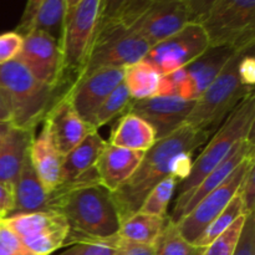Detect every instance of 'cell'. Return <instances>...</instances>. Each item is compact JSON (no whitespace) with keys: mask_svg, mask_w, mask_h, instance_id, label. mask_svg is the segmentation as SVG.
Listing matches in <instances>:
<instances>
[{"mask_svg":"<svg viewBox=\"0 0 255 255\" xmlns=\"http://www.w3.org/2000/svg\"><path fill=\"white\" fill-rule=\"evenodd\" d=\"M212 0H148L134 31L149 46L172 36L189 24H199Z\"/></svg>","mask_w":255,"mask_h":255,"instance_id":"9c48e42d","label":"cell"},{"mask_svg":"<svg viewBox=\"0 0 255 255\" xmlns=\"http://www.w3.org/2000/svg\"><path fill=\"white\" fill-rule=\"evenodd\" d=\"M166 217L151 216L137 212L122 222L117 234L122 241L129 244L152 247L166 223Z\"/></svg>","mask_w":255,"mask_h":255,"instance_id":"484cf974","label":"cell"},{"mask_svg":"<svg viewBox=\"0 0 255 255\" xmlns=\"http://www.w3.org/2000/svg\"><path fill=\"white\" fill-rule=\"evenodd\" d=\"M236 52L229 47L209 46L198 59L184 66L187 75V101H196L217 79Z\"/></svg>","mask_w":255,"mask_h":255,"instance_id":"44dd1931","label":"cell"},{"mask_svg":"<svg viewBox=\"0 0 255 255\" xmlns=\"http://www.w3.org/2000/svg\"><path fill=\"white\" fill-rule=\"evenodd\" d=\"M243 216H246L243 204H242L241 198H239L238 194H237V196L229 202L228 206L222 211V213L218 214V217L204 229V232L199 236V238L194 242L193 246L204 249L207 246H209L212 242L216 241L221 234H223L224 232L237 221V219L241 218V217Z\"/></svg>","mask_w":255,"mask_h":255,"instance_id":"f546056e","label":"cell"},{"mask_svg":"<svg viewBox=\"0 0 255 255\" xmlns=\"http://www.w3.org/2000/svg\"><path fill=\"white\" fill-rule=\"evenodd\" d=\"M255 162L254 156L242 162L236 171L214 191L207 194L188 214L177 222V228L187 242L193 244L199 238L204 229L222 213L229 202L237 196L239 186L249 167Z\"/></svg>","mask_w":255,"mask_h":255,"instance_id":"7c38bea8","label":"cell"},{"mask_svg":"<svg viewBox=\"0 0 255 255\" xmlns=\"http://www.w3.org/2000/svg\"><path fill=\"white\" fill-rule=\"evenodd\" d=\"M211 137L184 124L169 136L156 141L144 152L131 178L112 193L121 223L139 212L149 192L164 178L172 176L178 184L183 182L191 173L194 152L204 146Z\"/></svg>","mask_w":255,"mask_h":255,"instance_id":"6da1fadb","label":"cell"},{"mask_svg":"<svg viewBox=\"0 0 255 255\" xmlns=\"http://www.w3.org/2000/svg\"><path fill=\"white\" fill-rule=\"evenodd\" d=\"M177 184H178V182L172 176L167 177L163 181L159 182L146 197L141 208H139V212L151 214V216L166 217L169 202L172 201L174 193H176Z\"/></svg>","mask_w":255,"mask_h":255,"instance_id":"4dcf8cb0","label":"cell"},{"mask_svg":"<svg viewBox=\"0 0 255 255\" xmlns=\"http://www.w3.org/2000/svg\"><path fill=\"white\" fill-rule=\"evenodd\" d=\"M152 249L154 255H201L203 252V249L193 246L182 237L177 224L169 217H166V223Z\"/></svg>","mask_w":255,"mask_h":255,"instance_id":"83f0119b","label":"cell"},{"mask_svg":"<svg viewBox=\"0 0 255 255\" xmlns=\"http://www.w3.org/2000/svg\"><path fill=\"white\" fill-rule=\"evenodd\" d=\"M132 99L129 96V92L127 90L124 81L107 96L104 104L100 106L99 111L96 112V116L94 120V129H99L100 127L106 125L107 122L112 121L116 116L121 114H126L127 107L131 104Z\"/></svg>","mask_w":255,"mask_h":255,"instance_id":"1f68e13d","label":"cell"},{"mask_svg":"<svg viewBox=\"0 0 255 255\" xmlns=\"http://www.w3.org/2000/svg\"><path fill=\"white\" fill-rule=\"evenodd\" d=\"M255 95L252 92L246 97L213 136L208 139L203 151L193 161L189 176L177 186V196L196 188L243 139H254Z\"/></svg>","mask_w":255,"mask_h":255,"instance_id":"5b68a950","label":"cell"},{"mask_svg":"<svg viewBox=\"0 0 255 255\" xmlns=\"http://www.w3.org/2000/svg\"><path fill=\"white\" fill-rule=\"evenodd\" d=\"M44 120L50 127L55 147L62 157L72 151L90 132L94 131L80 119L64 95L59 97Z\"/></svg>","mask_w":255,"mask_h":255,"instance_id":"ac0fdd59","label":"cell"},{"mask_svg":"<svg viewBox=\"0 0 255 255\" xmlns=\"http://www.w3.org/2000/svg\"><path fill=\"white\" fill-rule=\"evenodd\" d=\"M12 193H14V207L10 216L50 212L51 193L45 191L36 172L32 168L29 156L24 162L21 172L12 187Z\"/></svg>","mask_w":255,"mask_h":255,"instance_id":"7402d4cb","label":"cell"},{"mask_svg":"<svg viewBox=\"0 0 255 255\" xmlns=\"http://www.w3.org/2000/svg\"><path fill=\"white\" fill-rule=\"evenodd\" d=\"M149 49L148 42L122 21L102 0L101 12L89 55L75 81L97 70L125 69L143 60Z\"/></svg>","mask_w":255,"mask_h":255,"instance_id":"3957f363","label":"cell"},{"mask_svg":"<svg viewBox=\"0 0 255 255\" xmlns=\"http://www.w3.org/2000/svg\"><path fill=\"white\" fill-rule=\"evenodd\" d=\"M101 6L102 0H67L60 40L64 79L72 76L74 82L81 72L94 40Z\"/></svg>","mask_w":255,"mask_h":255,"instance_id":"ba28073f","label":"cell"},{"mask_svg":"<svg viewBox=\"0 0 255 255\" xmlns=\"http://www.w3.org/2000/svg\"><path fill=\"white\" fill-rule=\"evenodd\" d=\"M128 246L119 234L110 238H84L72 242L55 255H120Z\"/></svg>","mask_w":255,"mask_h":255,"instance_id":"f1b7e54d","label":"cell"},{"mask_svg":"<svg viewBox=\"0 0 255 255\" xmlns=\"http://www.w3.org/2000/svg\"><path fill=\"white\" fill-rule=\"evenodd\" d=\"M193 106L194 101H186L178 97L154 96L139 101L132 100L126 114H133L144 120L153 128L156 141H158L184 125Z\"/></svg>","mask_w":255,"mask_h":255,"instance_id":"9a60e30c","label":"cell"},{"mask_svg":"<svg viewBox=\"0 0 255 255\" xmlns=\"http://www.w3.org/2000/svg\"><path fill=\"white\" fill-rule=\"evenodd\" d=\"M244 221H246V216L237 219L223 234H221L216 241L207 246L201 255H233L238 244Z\"/></svg>","mask_w":255,"mask_h":255,"instance_id":"d6a6232c","label":"cell"},{"mask_svg":"<svg viewBox=\"0 0 255 255\" xmlns=\"http://www.w3.org/2000/svg\"><path fill=\"white\" fill-rule=\"evenodd\" d=\"M159 82L161 75L143 60L124 69V84L133 101L157 96Z\"/></svg>","mask_w":255,"mask_h":255,"instance_id":"4316f807","label":"cell"},{"mask_svg":"<svg viewBox=\"0 0 255 255\" xmlns=\"http://www.w3.org/2000/svg\"><path fill=\"white\" fill-rule=\"evenodd\" d=\"M237 51L223 67L208 89L194 101V106L184 124L194 129L213 136L233 110L254 92L243 85L238 72V65L246 52Z\"/></svg>","mask_w":255,"mask_h":255,"instance_id":"8992f818","label":"cell"},{"mask_svg":"<svg viewBox=\"0 0 255 255\" xmlns=\"http://www.w3.org/2000/svg\"><path fill=\"white\" fill-rule=\"evenodd\" d=\"M120 255H154L152 247H144V246H134V244H129L128 248L125 252H122Z\"/></svg>","mask_w":255,"mask_h":255,"instance_id":"ab89813d","label":"cell"},{"mask_svg":"<svg viewBox=\"0 0 255 255\" xmlns=\"http://www.w3.org/2000/svg\"><path fill=\"white\" fill-rule=\"evenodd\" d=\"M255 143L254 139H243L239 142L233 151L213 169L209 174L204 177L203 181L198 184L194 189L187 192V193L177 196L174 202L173 209L169 218L177 223L186 214H188L207 194L211 193L216 188H218L234 171L237 167L246 161L249 157L254 156Z\"/></svg>","mask_w":255,"mask_h":255,"instance_id":"2e32d148","label":"cell"},{"mask_svg":"<svg viewBox=\"0 0 255 255\" xmlns=\"http://www.w3.org/2000/svg\"><path fill=\"white\" fill-rule=\"evenodd\" d=\"M50 211L61 214L69 224L64 247L84 238H110L121 227L112 193L100 184L95 169L51 192Z\"/></svg>","mask_w":255,"mask_h":255,"instance_id":"7a4b0ae2","label":"cell"},{"mask_svg":"<svg viewBox=\"0 0 255 255\" xmlns=\"http://www.w3.org/2000/svg\"><path fill=\"white\" fill-rule=\"evenodd\" d=\"M11 127V122H0V151H1L2 146H4L5 139H6Z\"/></svg>","mask_w":255,"mask_h":255,"instance_id":"b9f144b4","label":"cell"},{"mask_svg":"<svg viewBox=\"0 0 255 255\" xmlns=\"http://www.w3.org/2000/svg\"><path fill=\"white\" fill-rule=\"evenodd\" d=\"M143 156L144 152L120 148L107 142L95 166L100 184L111 193L116 192L136 172Z\"/></svg>","mask_w":255,"mask_h":255,"instance_id":"d6986e66","label":"cell"},{"mask_svg":"<svg viewBox=\"0 0 255 255\" xmlns=\"http://www.w3.org/2000/svg\"><path fill=\"white\" fill-rule=\"evenodd\" d=\"M66 6L67 0H29L14 31L21 37L31 32H42L60 44Z\"/></svg>","mask_w":255,"mask_h":255,"instance_id":"e0dca14e","label":"cell"},{"mask_svg":"<svg viewBox=\"0 0 255 255\" xmlns=\"http://www.w3.org/2000/svg\"><path fill=\"white\" fill-rule=\"evenodd\" d=\"M0 122H11L10 107L1 91H0Z\"/></svg>","mask_w":255,"mask_h":255,"instance_id":"60d3db41","label":"cell"},{"mask_svg":"<svg viewBox=\"0 0 255 255\" xmlns=\"http://www.w3.org/2000/svg\"><path fill=\"white\" fill-rule=\"evenodd\" d=\"M35 131L16 128L12 126L0 151V183L14 187L24 162L29 156Z\"/></svg>","mask_w":255,"mask_h":255,"instance_id":"cb8c5ba5","label":"cell"},{"mask_svg":"<svg viewBox=\"0 0 255 255\" xmlns=\"http://www.w3.org/2000/svg\"><path fill=\"white\" fill-rule=\"evenodd\" d=\"M0 91L10 107L12 126L27 131H35L60 97L17 59L0 65Z\"/></svg>","mask_w":255,"mask_h":255,"instance_id":"277c9868","label":"cell"},{"mask_svg":"<svg viewBox=\"0 0 255 255\" xmlns=\"http://www.w3.org/2000/svg\"><path fill=\"white\" fill-rule=\"evenodd\" d=\"M199 25L209 46L251 51L255 42V1L212 0Z\"/></svg>","mask_w":255,"mask_h":255,"instance_id":"52a82bcc","label":"cell"},{"mask_svg":"<svg viewBox=\"0 0 255 255\" xmlns=\"http://www.w3.org/2000/svg\"><path fill=\"white\" fill-rule=\"evenodd\" d=\"M124 81V69H102L72 82L64 96L80 119L94 129V120L100 106Z\"/></svg>","mask_w":255,"mask_h":255,"instance_id":"4fadbf2b","label":"cell"},{"mask_svg":"<svg viewBox=\"0 0 255 255\" xmlns=\"http://www.w3.org/2000/svg\"><path fill=\"white\" fill-rule=\"evenodd\" d=\"M109 143L129 151L147 152L156 143V134L144 120L127 112L120 120Z\"/></svg>","mask_w":255,"mask_h":255,"instance_id":"d4e9b609","label":"cell"},{"mask_svg":"<svg viewBox=\"0 0 255 255\" xmlns=\"http://www.w3.org/2000/svg\"><path fill=\"white\" fill-rule=\"evenodd\" d=\"M14 207V193L12 188L9 186L0 183V214L2 218L10 216Z\"/></svg>","mask_w":255,"mask_h":255,"instance_id":"f35d334b","label":"cell"},{"mask_svg":"<svg viewBox=\"0 0 255 255\" xmlns=\"http://www.w3.org/2000/svg\"><path fill=\"white\" fill-rule=\"evenodd\" d=\"M0 253L2 255H35L21 239L0 221Z\"/></svg>","mask_w":255,"mask_h":255,"instance_id":"836d02e7","label":"cell"},{"mask_svg":"<svg viewBox=\"0 0 255 255\" xmlns=\"http://www.w3.org/2000/svg\"><path fill=\"white\" fill-rule=\"evenodd\" d=\"M39 133L34 134L29 148V158L40 182L47 193H51L61 184L62 156L55 147L47 122H41Z\"/></svg>","mask_w":255,"mask_h":255,"instance_id":"ffe728a7","label":"cell"},{"mask_svg":"<svg viewBox=\"0 0 255 255\" xmlns=\"http://www.w3.org/2000/svg\"><path fill=\"white\" fill-rule=\"evenodd\" d=\"M24 39L15 31L0 34V65L17 59Z\"/></svg>","mask_w":255,"mask_h":255,"instance_id":"8d00e7d4","label":"cell"},{"mask_svg":"<svg viewBox=\"0 0 255 255\" xmlns=\"http://www.w3.org/2000/svg\"><path fill=\"white\" fill-rule=\"evenodd\" d=\"M35 255H51L64 248L69 224L57 212L15 214L1 219Z\"/></svg>","mask_w":255,"mask_h":255,"instance_id":"30bf717a","label":"cell"},{"mask_svg":"<svg viewBox=\"0 0 255 255\" xmlns=\"http://www.w3.org/2000/svg\"><path fill=\"white\" fill-rule=\"evenodd\" d=\"M238 197L243 204L246 216L254 213L255 208V162L249 167L238 189Z\"/></svg>","mask_w":255,"mask_h":255,"instance_id":"d590c367","label":"cell"},{"mask_svg":"<svg viewBox=\"0 0 255 255\" xmlns=\"http://www.w3.org/2000/svg\"><path fill=\"white\" fill-rule=\"evenodd\" d=\"M208 47V37L201 25L189 24L172 36L151 46L143 61L151 65L162 76L187 66L198 59Z\"/></svg>","mask_w":255,"mask_h":255,"instance_id":"8fae6325","label":"cell"},{"mask_svg":"<svg viewBox=\"0 0 255 255\" xmlns=\"http://www.w3.org/2000/svg\"><path fill=\"white\" fill-rule=\"evenodd\" d=\"M17 60L42 84L57 90L64 84L60 44L42 32L26 35Z\"/></svg>","mask_w":255,"mask_h":255,"instance_id":"5bb4252c","label":"cell"},{"mask_svg":"<svg viewBox=\"0 0 255 255\" xmlns=\"http://www.w3.org/2000/svg\"><path fill=\"white\" fill-rule=\"evenodd\" d=\"M1 219H4V218H2V216H1V214H0V221H1Z\"/></svg>","mask_w":255,"mask_h":255,"instance_id":"7bdbcfd3","label":"cell"},{"mask_svg":"<svg viewBox=\"0 0 255 255\" xmlns=\"http://www.w3.org/2000/svg\"><path fill=\"white\" fill-rule=\"evenodd\" d=\"M233 255H255V214L246 216Z\"/></svg>","mask_w":255,"mask_h":255,"instance_id":"e575fe53","label":"cell"},{"mask_svg":"<svg viewBox=\"0 0 255 255\" xmlns=\"http://www.w3.org/2000/svg\"><path fill=\"white\" fill-rule=\"evenodd\" d=\"M106 143L99 132L94 129L72 151L62 157L60 186L75 183L77 179L95 169L97 159Z\"/></svg>","mask_w":255,"mask_h":255,"instance_id":"603a6c76","label":"cell"},{"mask_svg":"<svg viewBox=\"0 0 255 255\" xmlns=\"http://www.w3.org/2000/svg\"><path fill=\"white\" fill-rule=\"evenodd\" d=\"M238 72L243 85H246L249 89H253L255 84V59L253 51L246 52L242 56L238 65Z\"/></svg>","mask_w":255,"mask_h":255,"instance_id":"74e56055","label":"cell"}]
</instances>
